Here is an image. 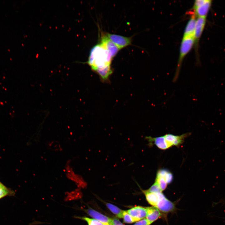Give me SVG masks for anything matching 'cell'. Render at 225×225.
I'll return each mask as SVG.
<instances>
[{"label":"cell","instance_id":"30bf717a","mask_svg":"<svg viewBox=\"0 0 225 225\" xmlns=\"http://www.w3.org/2000/svg\"><path fill=\"white\" fill-rule=\"evenodd\" d=\"M66 168L67 176L69 179L74 181L78 186L84 187L86 185L82 178L80 176L75 174L69 165H67Z\"/></svg>","mask_w":225,"mask_h":225},{"label":"cell","instance_id":"5bb4252c","mask_svg":"<svg viewBox=\"0 0 225 225\" xmlns=\"http://www.w3.org/2000/svg\"><path fill=\"white\" fill-rule=\"evenodd\" d=\"M147 213L146 219L151 223L158 219L161 216L160 211L154 207H147Z\"/></svg>","mask_w":225,"mask_h":225},{"label":"cell","instance_id":"44dd1931","mask_svg":"<svg viewBox=\"0 0 225 225\" xmlns=\"http://www.w3.org/2000/svg\"><path fill=\"white\" fill-rule=\"evenodd\" d=\"M122 218L124 222L126 223H131L136 222L135 219L128 214L127 211L124 210Z\"/></svg>","mask_w":225,"mask_h":225},{"label":"cell","instance_id":"d6986e66","mask_svg":"<svg viewBox=\"0 0 225 225\" xmlns=\"http://www.w3.org/2000/svg\"><path fill=\"white\" fill-rule=\"evenodd\" d=\"M155 182L159 185L162 191L166 188L168 185L163 178L158 174H156Z\"/></svg>","mask_w":225,"mask_h":225},{"label":"cell","instance_id":"9c48e42d","mask_svg":"<svg viewBox=\"0 0 225 225\" xmlns=\"http://www.w3.org/2000/svg\"><path fill=\"white\" fill-rule=\"evenodd\" d=\"M206 21V17H198L196 19L194 34L195 43L197 44L204 29Z\"/></svg>","mask_w":225,"mask_h":225},{"label":"cell","instance_id":"7c38bea8","mask_svg":"<svg viewBox=\"0 0 225 225\" xmlns=\"http://www.w3.org/2000/svg\"><path fill=\"white\" fill-rule=\"evenodd\" d=\"M211 1L207 0L203 4L196 8H193L194 13L198 17H206L211 5Z\"/></svg>","mask_w":225,"mask_h":225},{"label":"cell","instance_id":"8992f818","mask_svg":"<svg viewBox=\"0 0 225 225\" xmlns=\"http://www.w3.org/2000/svg\"><path fill=\"white\" fill-rule=\"evenodd\" d=\"M100 44L109 52L112 58L117 54L120 49L105 34L102 35Z\"/></svg>","mask_w":225,"mask_h":225},{"label":"cell","instance_id":"e0dca14e","mask_svg":"<svg viewBox=\"0 0 225 225\" xmlns=\"http://www.w3.org/2000/svg\"><path fill=\"white\" fill-rule=\"evenodd\" d=\"M14 195L15 192L13 190L0 182V199L6 196H13Z\"/></svg>","mask_w":225,"mask_h":225},{"label":"cell","instance_id":"4fadbf2b","mask_svg":"<svg viewBox=\"0 0 225 225\" xmlns=\"http://www.w3.org/2000/svg\"><path fill=\"white\" fill-rule=\"evenodd\" d=\"M147 138L150 145H155L160 149L165 150L169 148L165 141L164 136L155 138L149 137Z\"/></svg>","mask_w":225,"mask_h":225},{"label":"cell","instance_id":"8fae6325","mask_svg":"<svg viewBox=\"0 0 225 225\" xmlns=\"http://www.w3.org/2000/svg\"><path fill=\"white\" fill-rule=\"evenodd\" d=\"M196 16L193 13L185 28L182 38L194 37L196 23Z\"/></svg>","mask_w":225,"mask_h":225},{"label":"cell","instance_id":"9a60e30c","mask_svg":"<svg viewBox=\"0 0 225 225\" xmlns=\"http://www.w3.org/2000/svg\"><path fill=\"white\" fill-rule=\"evenodd\" d=\"M148 202L153 207H156L159 200L158 193H153L143 191Z\"/></svg>","mask_w":225,"mask_h":225},{"label":"cell","instance_id":"d4e9b609","mask_svg":"<svg viewBox=\"0 0 225 225\" xmlns=\"http://www.w3.org/2000/svg\"></svg>","mask_w":225,"mask_h":225},{"label":"cell","instance_id":"7a4b0ae2","mask_svg":"<svg viewBox=\"0 0 225 225\" xmlns=\"http://www.w3.org/2000/svg\"><path fill=\"white\" fill-rule=\"evenodd\" d=\"M194 44L195 40L194 37L182 38L180 47V54L177 67L173 79V82H175L177 80L182 61L190 51Z\"/></svg>","mask_w":225,"mask_h":225},{"label":"cell","instance_id":"2e32d148","mask_svg":"<svg viewBox=\"0 0 225 225\" xmlns=\"http://www.w3.org/2000/svg\"><path fill=\"white\" fill-rule=\"evenodd\" d=\"M157 174L163 178L168 184L171 183L173 180V176L172 173L169 171L165 169L159 170Z\"/></svg>","mask_w":225,"mask_h":225},{"label":"cell","instance_id":"52a82bcc","mask_svg":"<svg viewBox=\"0 0 225 225\" xmlns=\"http://www.w3.org/2000/svg\"><path fill=\"white\" fill-rule=\"evenodd\" d=\"M127 211L136 222L146 218L147 213V208L140 206L133 207L127 210Z\"/></svg>","mask_w":225,"mask_h":225},{"label":"cell","instance_id":"ba28073f","mask_svg":"<svg viewBox=\"0 0 225 225\" xmlns=\"http://www.w3.org/2000/svg\"><path fill=\"white\" fill-rule=\"evenodd\" d=\"M85 211L91 217L101 222L104 225H111L112 218L91 208L85 209Z\"/></svg>","mask_w":225,"mask_h":225},{"label":"cell","instance_id":"5b68a950","mask_svg":"<svg viewBox=\"0 0 225 225\" xmlns=\"http://www.w3.org/2000/svg\"><path fill=\"white\" fill-rule=\"evenodd\" d=\"M190 134L187 133L180 135H176L171 134H166L164 136L165 141L169 148L174 146H179L182 143L185 138Z\"/></svg>","mask_w":225,"mask_h":225},{"label":"cell","instance_id":"6da1fadb","mask_svg":"<svg viewBox=\"0 0 225 225\" xmlns=\"http://www.w3.org/2000/svg\"><path fill=\"white\" fill-rule=\"evenodd\" d=\"M112 58L109 52L99 44L92 48L88 61L83 63L90 66L102 82H107L112 72L111 67Z\"/></svg>","mask_w":225,"mask_h":225},{"label":"cell","instance_id":"7402d4cb","mask_svg":"<svg viewBox=\"0 0 225 225\" xmlns=\"http://www.w3.org/2000/svg\"><path fill=\"white\" fill-rule=\"evenodd\" d=\"M146 190L148 192L153 193L162 192L159 185L155 182L148 189Z\"/></svg>","mask_w":225,"mask_h":225},{"label":"cell","instance_id":"cb8c5ba5","mask_svg":"<svg viewBox=\"0 0 225 225\" xmlns=\"http://www.w3.org/2000/svg\"><path fill=\"white\" fill-rule=\"evenodd\" d=\"M111 225H124L117 218H112Z\"/></svg>","mask_w":225,"mask_h":225},{"label":"cell","instance_id":"603a6c76","mask_svg":"<svg viewBox=\"0 0 225 225\" xmlns=\"http://www.w3.org/2000/svg\"><path fill=\"white\" fill-rule=\"evenodd\" d=\"M151 223L146 218L139 220L133 225H150Z\"/></svg>","mask_w":225,"mask_h":225},{"label":"cell","instance_id":"ffe728a7","mask_svg":"<svg viewBox=\"0 0 225 225\" xmlns=\"http://www.w3.org/2000/svg\"><path fill=\"white\" fill-rule=\"evenodd\" d=\"M75 217L85 221L87 222L88 225H104L101 222L93 218H89L85 217Z\"/></svg>","mask_w":225,"mask_h":225},{"label":"cell","instance_id":"3957f363","mask_svg":"<svg viewBox=\"0 0 225 225\" xmlns=\"http://www.w3.org/2000/svg\"><path fill=\"white\" fill-rule=\"evenodd\" d=\"M105 35L119 49L125 47L131 44L132 38L120 35L106 33Z\"/></svg>","mask_w":225,"mask_h":225},{"label":"cell","instance_id":"ac0fdd59","mask_svg":"<svg viewBox=\"0 0 225 225\" xmlns=\"http://www.w3.org/2000/svg\"><path fill=\"white\" fill-rule=\"evenodd\" d=\"M106 205L108 209L116 216L119 218H122L124 210H122L114 205L109 203H106Z\"/></svg>","mask_w":225,"mask_h":225},{"label":"cell","instance_id":"277c9868","mask_svg":"<svg viewBox=\"0 0 225 225\" xmlns=\"http://www.w3.org/2000/svg\"><path fill=\"white\" fill-rule=\"evenodd\" d=\"M159 200L155 207L159 211L164 212L172 211L174 209V204L168 199L162 193H158Z\"/></svg>","mask_w":225,"mask_h":225}]
</instances>
